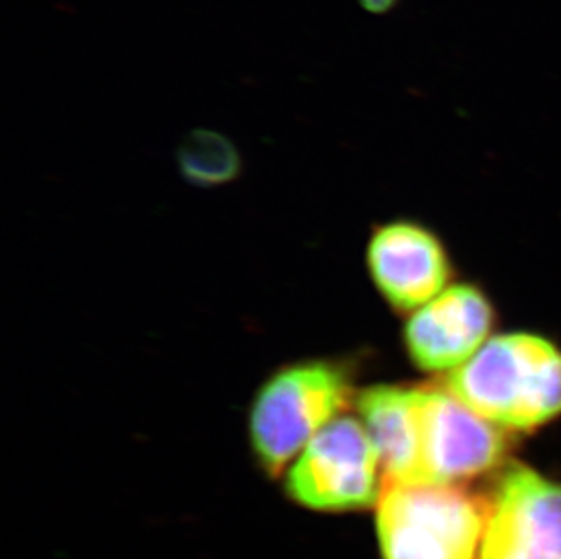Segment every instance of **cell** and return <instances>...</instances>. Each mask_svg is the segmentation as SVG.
<instances>
[{
  "label": "cell",
  "instance_id": "3",
  "mask_svg": "<svg viewBox=\"0 0 561 559\" xmlns=\"http://www.w3.org/2000/svg\"><path fill=\"white\" fill-rule=\"evenodd\" d=\"M489 503L458 486L386 481L376 503L383 559H478Z\"/></svg>",
  "mask_w": 561,
  "mask_h": 559
},
{
  "label": "cell",
  "instance_id": "10",
  "mask_svg": "<svg viewBox=\"0 0 561 559\" xmlns=\"http://www.w3.org/2000/svg\"><path fill=\"white\" fill-rule=\"evenodd\" d=\"M176 162L184 179L201 187H217L237 179L242 168L239 149L222 133L193 129L187 133Z\"/></svg>",
  "mask_w": 561,
  "mask_h": 559
},
{
  "label": "cell",
  "instance_id": "6",
  "mask_svg": "<svg viewBox=\"0 0 561 559\" xmlns=\"http://www.w3.org/2000/svg\"><path fill=\"white\" fill-rule=\"evenodd\" d=\"M478 559H561V483L511 467L489 503Z\"/></svg>",
  "mask_w": 561,
  "mask_h": 559
},
{
  "label": "cell",
  "instance_id": "11",
  "mask_svg": "<svg viewBox=\"0 0 561 559\" xmlns=\"http://www.w3.org/2000/svg\"><path fill=\"white\" fill-rule=\"evenodd\" d=\"M402 0H358L362 10H366L371 15H389L397 10Z\"/></svg>",
  "mask_w": 561,
  "mask_h": 559
},
{
  "label": "cell",
  "instance_id": "4",
  "mask_svg": "<svg viewBox=\"0 0 561 559\" xmlns=\"http://www.w3.org/2000/svg\"><path fill=\"white\" fill-rule=\"evenodd\" d=\"M287 497L317 512H355L376 506L386 480L380 456L360 418H336L293 459Z\"/></svg>",
  "mask_w": 561,
  "mask_h": 559
},
{
  "label": "cell",
  "instance_id": "1",
  "mask_svg": "<svg viewBox=\"0 0 561 559\" xmlns=\"http://www.w3.org/2000/svg\"><path fill=\"white\" fill-rule=\"evenodd\" d=\"M445 387L503 431H535L561 414V351L536 334L489 338Z\"/></svg>",
  "mask_w": 561,
  "mask_h": 559
},
{
  "label": "cell",
  "instance_id": "8",
  "mask_svg": "<svg viewBox=\"0 0 561 559\" xmlns=\"http://www.w3.org/2000/svg\"><path fill=\"white\" fill-rule=\"evenodd\" d=\"M367 270L397 311L414 312L447 289L449 259L433 232L413 223L376 227L367 243Z\"/></svg>",
  "mask_w": 561,
  "mask_h": 559
},
{
  "label": "cell",
  "instance_id": "5",
  "mask_svg": "<svg viewBox=\"0 0 561 559\" xmlns=\"http://www.w3.org/2000/svg\"><path fill=\"white\" fill-rule=\"evenodd\" d=\"M503 429L445 386H420V483L460 486L502 464Z\"/></svg>",
  "mask_w": 561,
  "mask_h": 559
},
{
  "label": "cell",
  "instance_id": "7",
  "mask_svg": "<svg viewBox=\"0 0 561 559\" xmlns=\"http://www.w3.org/2000/svg\"><path fill=\"white\" fill-rule=\"evenodd\" d=\"M493 323V306L482 290L447 287L411 312L403 333L409 358L419 369L450 375L485 345Z\"/></svg>",
  "mask_w": 561,
  "mask_h": 559
},
{
  "label": "cell",
  "instance_id": "9",
  "mask_svg": "<svg viewBox=\"0 0 561 559\" xmlns=\"http://www.w3.org/2000/svg\"><path fill=\"white\" fill-rule=\"evenodd\" d=\"M355 407L380 456L383 480L420 483V386L367 387Z\"/></svg>",
  "mask_w": 561,
  "mask_h": 559
},
{
  "label": "cell",
  "instance_id": "2",
  "mask_svg": "<svg viewBox=\"0 0 561 559\" xmlns=\"http://www.w3.org/2000/svg\"><path fill=\"white\" fill-rule=\"evenodd\" d=\"M356 395L351 367L336 360H304L276 369L260 386L250 411V442L265 475L280 478L293 459Z\"/></svg>",
  "mask_w": 561,
  "mask_h": 559
}]
</instances>
